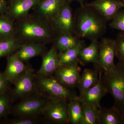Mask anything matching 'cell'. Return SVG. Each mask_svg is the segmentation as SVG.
Returning a JSON list of instances; mask_svg holds the SVG:
<instances>
[{"mask_svg":"<svg viewBox=\"0 0 124 124\" xmlns=\"http://www.w3.org/2000/svg\"><path fill=\"white\" fill-rule=\"evenodd\" d=\"M15 24V37L23 45L29 42L53 43L57 35L50 22L35 13L16 20Z\"/></svg>","mask_w":124,"mask_h":124,"instance_id":"cell-1","label":"cell"},{"mask_svg":"<svg viewBox=\"0 0 124 124\" xmlns=\"http://www.w3.org/2000/svg\"><path fill=\"white\" fill-rule=\"evenodd\" d=\"M73 15V33L80 39L98 40L106 33L108 21L87 4L76 9Z\"/></svg>","mask_w":124,"mask_h":124,"instance_id":"cell-2","label":"cell"},{"mask_svg":"<svg viewBox=\"0 0 124 124\" xmlns=\"http://www.w3.org/2000/svg\"><path fill=\"white\" fill-rule=\"evenodd\" d=\"M35 82L36 93L50 100L69 101L79 96L72 89L60 84L53 75L44 77L35 75Z\"/></svg>","mask_w":124,"mask_h":124,"instance_id":"cell-3","label":"cell"},{"mask_svg":"<svg viewBox=\"0 0 124 124\" xmlns=\"http://www.w3.org/2000/svg\"><path fill=\"white\" fill-rule=\"evenodd\" d=\"M101 80L108 93L112 95L115 106L124 110V64L117 63L115 68L102 74Z\"/></svg>","mask_w":124,"mask_h":124,"instance_id":"cell-4","label":"cell"},{"mask_svg":"<svg viewBox=\"0 0 124 124\" xmlns=\"http://www.w3.org/2000/svg\"><path fill=\"white\" fill-rule=\"evenodd\" d=\"M50 100L36 93L19 101L12 107L10 113L15 117L39 116Z\"/></svg>","mask_w":124,"mask_h":124,"instance_id":"cell-5","label":"cell"},{"mask_svg":"<svg viewBox=\"0 0 124 124\" xmlns=\"http://www.w3.org/2000/svg\"><path fill=\"white\" fill-rule=\"evenodd\" d=\"M35 75L31 67L16 80L13 84L14 88L9 93L13 103L37 93Z\"/></svg>","mask_w":124,"mask_h":124,"instance_id":"cell-6","label":"cell"},{"mask_svg":"<svg viewBox=\"0 0 124 124\" xmlns=\"http://www.w3.org/2000/svg\"><path fill=\"white\" fill-rule=\"evenodd\" d=\"M116 57L115 40L103 38L99 44L97 64L94 65V68L102 73L115 68Z\"/></svg>","mask_w":124,"mask_h":124,"instance_id":"cell-7","label":"cell"},{"mask_svg":"<svg viewBox=\"0 0 124 124\" xmlns=\"http://www.w3.org/2000/svg\"><path fill=\"white\" fill-rule=\"evenodd\" d=\"M70 3L67 0L59 13L50 22L57 35L63 33L74 35V15Z\"/></svg>","mask_w":124,"mask_h":124,"instance_id":"cell-8","label":"cell"},{"mask_svg":"<svg viewBox=\"0 0 124 124\" xmlns=\"http://www.w3.org/2000/svg\"><path fill=\"white\" fill-rule=\"evenodd\" d=\"M68 102L65 100H50L41 115L46 120L54 124H68L69 123Z\"/></svg>","mask_w":124,"mask_h":124,"instance_id":"cell-9","label":"cell"},{"mask_svg":"<svg viewBox=\"0 0 124 124\" xmlns=\"http://www.w3.org/2000/svg\"><path fill=\"white\" fill-rule=\"evenodd\" d=\"M78 62L58 67L54 74V78L60 84L68 88L77 86L81 75Z\"/></svg>","mask_w":124,"mask_h":124,"instance_id":"cell-10","label":"cell"},{"mask_svg":"<svg viewBox=\"0 0 124 124\" xmlns=\"http://www.w3.org/2000/svg\"><path fill=\"white\" fill-rule=\"evenodd\" d=\"M6 58L7 66L2 73L9 84L13 85L19 76L31 67L20 60L17 51L6 57Z\"/></svg>","mask_w":124,"mask_h":124,"instance_id":"cell-11","label":"cell"},{"mask_svg":"<svg viewBox=\"0 0 124 124\" xmlns=\"http://www.w3.org/2000/svg\"><path fill=\"white\" fill-rule=\"evenodd\" d=\"M40 0H8L5 14L14 22L29 13Z\"/></svg>","mask_w":124,"mask_h":124,"instance_id":"cell-12","label":"cell"},{"mask_svg":"<svg viewBox=\"0 0 124 124\" xmlns=\"http://www.w3.org/2000/svg\"><path fill=\"white\" fill-rule=\"evenodd\" d=\"M42 62L36 75L47 77L54 75L59 67V52L53 44L51 48L42 55Z\"/></svg>","mask_w":124,"mask_h":124,"instance_id":"cell-13","label":"cell"},{"mask_svg":"<svg viewBox=\"0 0 124 124\" xmlns=\"http://www.w3.org/2000/svg\"><path fill=\"white\" fill-rule=\"evenodd\" d=\"M67 0H40L33 8L35 13L49 22L61 10Z\"/></svg>","mask_w":124,"mask_h":124,"instance_id":"cell-14","label":"cell"},{"mask_svg":"<svg viewBox=\"0 0 124 124\" xmlns=\"http://www.w3.org/2000/svg\"><path fill=\"white\" fill-rule=\"evenodd\" d=\"M87 4L97 10L108 22L111 21L119 10L124 8V2L120 0H94Z\"/></svg>","mask_w":124,"mask_h":124,"instance_id":"cell-15","label":"cell"},{"mask_svg":"<svg viewBox=\"0 0 124 124\" xmlns=\"http://www.w3.org/2000/svg\"><path fill=\"white\" fill-rule=\"evenodd\" d=\"M102 73L101 71L99 72V79L97 83L79 98L81 102L93 104L98 108L101 107L100 101L102 98L108 93L102 82Z\"/></svg>","mask_w":124,"mask_h":124,"instance_id":"cell-16","label":"cell"},{"mask_svg":"<svg viewBox=\"0 0 124 124\" xmlns=\"http://www.w3.org/2000/svg\"><path fill=\"white\" fill-rule=\"evenodd\" d=\"M48 51L46 45L36 42H29L23 44L17 51L20 60L27 62L32 58L42 56Z\"/></svg>","mask_w":124,"mask_h":124,"instance_id":"cell-17","label":"cell"},{"mask_svg":"<svg viewBox=\"0 0 124 124\" xmlns=\"http://www.w3.org/2000/svg\"><path fill=\"white\" fill-rule=\"evenodd\" d=\"M98 122V124H123L122 112L115 106L110 108L101 107L99 108Z\"/></svg>","mask_w":124,"mask_h":124,"instance_id":"cell-18","label":"cell"},{"mask_svg":"<svg viewBox=\"0 0 124 124\" xmlns=\"http://www.w3.org/2000/svg\"><path fill=\"white\" fill-rule=\"evenodd\" d=\"M99 74V72L95 69H85L77 86L79 92V98L81 97L89 89L97 83Z\"/></svg>","mask_w":124,"mask_h":124,"instance_id":"cell-19","label":"cell"},{"mask_svg":"<svg viewBox=\"0 0 124 124\" xmlns=\"http://www.w3.org/2000/svg\"><path fill=\"white\" fill-rule=\"evenodd\" d=\"M99 44L98 40L92 41L89 45L84 47L80 52L78 62L83 66L90 63L97 64Z\"/></svg>","mask_w":124,"mask_h":124,"instance_id":"cell-20","label":"cell"},{"mask_svg":"<svg viewBox=\"0 0 124 124\" xmlns=\"http://www.w3.org/2000/svg\"><path fill=\"white\" fill-rule=\"evenodd\" d=\"M85 46L86 45L84 41L81 40L76 46L64 52L59 53V66L78 62V57L80 52Z\"/></svg>","mask_w":124,"mask_h":124,"instance_id":"cell-21","label":"cell"},{"mask_svg":"<svg viewBox=\"0 0 124 124\" xmlns=\"http://www.w3.org/2000/svg\"><path fill=\"white\" fill-rule=\"evenodd\" d=\"M80 39L70 33L59 34L56 36L53 44L59 53H62L76 46L80 42Z\"/></svg>","mask_w":124,"mask_h":124,"instance_id":"cell-22","label":"cell"},{"mask_svg":"<svg viewBox=\"0 0 124 124\" xmlns=\"http://www.w3.org/2000/svg\"><path fill=\"white\" fill-rule=\"evenodd\" d=\"M69 123L80 124L82 117V103L79 96L69 100L68 104Z\"/></svg>","mask_w":124,"mask_h":124,"instance_id":"cell-23","label":"cell"},{"mask_svg":"<svg viewBox=\"0 0 124 124\" xmlns=\"http://www.w3.org/2000/svg\"><path fill=\"white\" fill-rule=\"evenodd\" d=\"M15 22L5 14L0 15V40L15 37Z\"/></svg>","mask_w":124,"mask_h":124,"instance_id":"cell-24","label":"cell"},{"mask_svg":"<svg viewBox=\"0 0 124 124\" xmlns=\"http://www.w3.org/2000/svg\"><path fill=\"white\" fill-rule=\"evenodd\" d=\"M82 117L80 124H98L99 108L93 104L82 103Z\"/></svg>","mask_w":124,"mask_h":124,"instance_id":"cell-25","label":"cell"},{"mask_svg":"<svg viewBox=\"0 0 124 124\" xmlns=\"http://www.w3.org/2000/svg\"><path fill=\"white\" fill-rule=\"evenodd\" d=\"M22 45L16 37L0 40V59L15 53Z\"/></svg>","mask_w":124,"mask_h":124,"instance_id":"cell-26","label":"cell"},{"mask_svg":"<svg viewBox=\"0 0 124 124\" xmlns=\"http://www.w3.org/2000/svg\"><path fill=\"white\" fill-rule=\"evenodd\" d=\"M7 92L0 93V120L10 113L13 103L9 93Z\"/></svg>","mask_w":124,"mask_h":124,"instance_id":"cell-27","label":"cell"},{"mask_svg":"<svg viewBox=\"0 0 124 124\" xmlns=\"http://www.w3.org/2000/svg\"><path fill=\"white\" fill-rule=\"evenodd\" d=\"M115 40L116 57L118 62L124 64V32L120 31Z\"/></svg>","mask_w":124,"mask_h":124,"instance_id":"cell-28","label":"cell"},{"mask_svg":"<svg viewBox=\"0 0 124 124\" xmlns=\"http://www.w3.org/2000/svg\"><path fill=\"white\" fill-rule=\"evenodd\" d=\"M111 21V28L124 32V8L119 10Z\"/></svg>","mask_w":124,"mask_h":124,"instance_id":"cell-29","label":"cell"},{"mask_svg":"<svg viewBox=\"0 0 124 124\" xmlns=\"http://www.w3.org/2000/svg\"><path fill=\"white\" fill-rule=\"evenodd\" d=\"M39 116L15 117L6 122L9 124H36L41 122V119Z\"/></svg>","mask_w":124,"mask_h":124,"instance_id":"cell-30","label":"cell"},{"mask_svg":"<svg viewBox=\"0 0 124 124\" xmlns=\"http://www.w3.org/2000/svg\"><path fill=\"white\" fill-rule=\"evenodd\" d=\"M9 83L0 71V93L8 91Z\"/></svg>","mask_w":124,"mask_h":124,"instance_id":"cell-31","label":"cell"},{"mask_svg":"<svg viewBox=\"0 0 124 124\" xmlns=\"http://www.w3.org/2000/svg\"><path fill=\"white\" fill-rule=\"evenodd\" d=\"M8 1L6 0H0V15L5 14L7 11Z\"/></svg>","mask_w":124,"mask_h":124,"instance_id":"cell-32","label":"cell"},{"mask_svg":"<svg viewBox=\"0 0 124 124\" xmlns=\"http://www.w3.org/2000/svg\"><path fill=\"white\" fill-rule=\"evenodd\" d=\"M71 2L72 1H76L78 2L80 6H82L84 5L85 0H68Z\"/></svg>","mask_w":124,"mask_h":124,"instance_id":"cell-33","label":"cell"},{"mask_svg":"<svg viewBox=\"0 0 124 124\" xmlns=\"http://www.w3.org/2000/svg\"><path fill=\"white\" fill-rule=\"evenodd\" d=\"M122 115H123V124H124V110L122 112Z\"/></svg>","mask_w":124,"mask_h":124,"instance_id":"cell-34","label":"cell"},{"mask_svg":"<svg viewBox=\"0 0 124 124\" xmlns=\"http://www.w3.org/2000/svg\"><path fill=\"white\" fill-rule=\"evenodd\" d=\"M122 1L124 2V0H122Z\"/></svg>","mask_w":124,"mask_h":124,"instance_id":"cell-35","label":"cell"}]
</instances>
